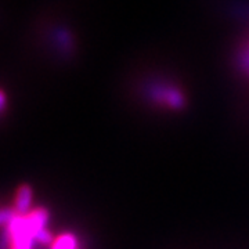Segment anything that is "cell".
Here are the masks:
<instances>
[{"label":"cell","instance_id":"1","mask_svg":"<svg viewBox=\"0 0 249 249\" xmlns=\"http://www.w3.org/2000/svg\"><path fill=\"white\" fill-rule=\"evenodd\" d=\"M148 96L154 103L162 104L170 109H180L186 104V98L183 93L175 86L152 85L151 89L148 90Z\"/></svg>","mask_w":249,"mask_h":249},{"label":"cell","instance_id":"2","mask_svg":"<svg viewBox=\"0 0 249 249\" xmlns=\"http://www.w3.org/2000/svg\"><path fill=\"white\" fill-rule=\"evenodd\" d=\"M34 193L29 186H21L16 193L14 198V209L18 214H27L32 211Z\"/></svg>","mask_w":249,"mask_h":249},{"label":"cell","instance_id":"3","mask_svg":"<svg viewBox=\"0 0 249 249\" xmlns=\"http://www.w3.org/2000/svg\"><path fill=\"white\" fill-rule=\"evenodd\" d=\"M50 249H80L79 240L71 232H64L54 238Z\"/></svg>","mask_w":249,"mask_h":249},{"label":"cell","instance_id":"4","mask_svg":"<svg viewBox=\"0 0 249 249\" xmlns=\"http://www.w3.org/2000/svg\"><path fill=\"white\" fill-rule=\"evenodd\" d=\"M242 67H244V70L249 73V49L247 50V53L244 55V58H242Z\"/></svg>","mask_w":249,"mask_h":249}]
</instances>
